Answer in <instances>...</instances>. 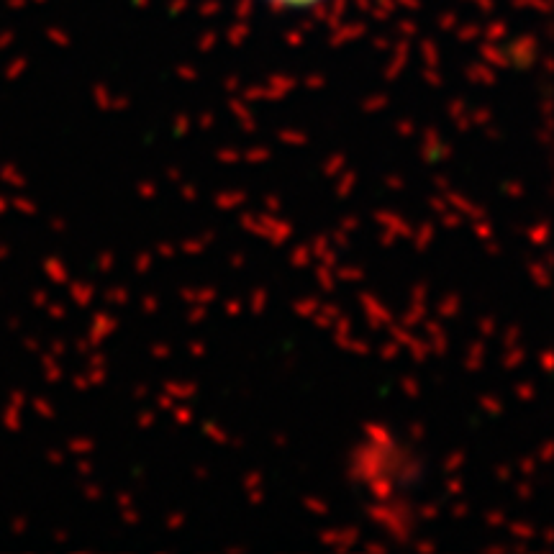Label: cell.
Segmentation results:
<instances>
[{
    "label": "cell",
    "mask_w": 554,
    "mask_h": 554,
    "mask_svg": "<svg viewBox=\"0 0 554 554\" xmlns=\"http://www.w3.org/2000/svg\"><path fill=\"white\" fill-rule=\"evenodd\" d=\"M267 3L275 8H285V11H306V8L319 6L324 0H267Z\"/></svg>",
    "instance_id": "obj_1"
}]
</instances>
